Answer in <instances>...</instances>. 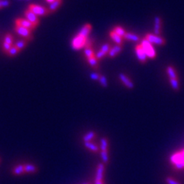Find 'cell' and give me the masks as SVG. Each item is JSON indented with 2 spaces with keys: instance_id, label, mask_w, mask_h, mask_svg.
Instances as JSON below:
<instances>
[{
  "instance_id": "277c9868",
  "label": "cell",
  "mask_w": 184,
  "mask_h": 184,
  "mask_svg": "<svg viewBox=\"0 0 184 184\" xmlns=\"http://www.w3.org/2000/svg\"><path fill=\"white\" fill-rule=\"evenodd\" d=\"M15 30L16 31L17 34L19 35L20 36L24 38L25 40L31 41L32 40L33 36H32V31L28 28H24V27L19 26V25H15Z\"/></svg>"
},
{
  "instance_id": "484cf974",
  "label": "cell",
  "mask_w": 184,
  "mask_h": 184,
  "mask_svg": "<svg viewBox=\"0 0 184 184\" xmlns=\"http://www.w3.org/2000/svg\"><path fill=\"white\" fill-rule=\"evenodd\" d=\"M27 44H28V41L27 40H19L18 42H16V43L15 44V46L17 48L19 49V51H22L23 49L25 48L26 47Z\"/></svg>"
},
{
  "instance_id": "ba28073f",
  "label": "cell",
  "mask_w": 184,
  "mask_h": 184,
  "mask_svg": "<svg viewBox=\"0 0 184 184\" xmlns=\"http://www.w3.org/2000/svg\"><path fill=\"white\" fill-rule=\"evenodd\" d=\"M15 25H19V26L24 27V28H28V29L31 30V31L36 28V25H34L32 23L28 21L26 19H15Z\"/></svg>"
},
{
  "instance_id": "ac0fdd59",
  "label": "cell",
  "mask_w": 184,
  "mask_h": 184,
  "mask_svg": "<svg viewBox=\"0 0 184 184\" xmlns=\"http://www.w3.org/2000/svg\"><path fill=\"white\" fill-rule=\"evenodd\" d=\"M12 173L15 176H20L22 174H25V168H24V164L16 165L15 167L12 169Z\"/></svg>"
},
{
  "instance_id": "cb8c5ba5",
  "label": "cell",
  "mask_w": 184,
  "mask_h": 184,
  "mask_svg": "<svg viewBox=\"0 0 184 184\" xmlns=\"http://www.w3.org/2000/svg\"><path fill=\"white\" fill-rule=\"evenodd\" d=\"M169 83H170L171 87L174 91H177L180 90V82H179L178 78L169 79Z\"/></svg>"
},
{
  "instance_id": "f1b7e54d",
  "label": "cell",
  "mask_w": 184,
  "mask_h": 184,
  "mask_svg": "<svg viewBox=\"0 0 184 184\" xmlns=\"http://www.w3.org/2000/svg\"><path fill=\"white\" fill-rule=\"evenodd\" d=\"M88 62L92 68H94V69H98V59H97L95 57L88 58Z\"/></svg>"
},
{
  "instance_id": "d6a6232c",
  "label": "cell",
  "mask_w": 184,
  "mask_h": 184,
  "mask_svg": "<svg viewBox=\"0 0 184 184\" xmlns=\"http://www.w3.org/2000/svg\"><path fill=\"white\" fill-rule=\"evenodd\" d=\"M111 48L110 44L106 43V44H104V45H103L102 46H101V48H100V50L102 51L103 52H104V53L107 54V53H108L109 52H110Z\"/></svg>"
},
{
  "instance_id": "1f68e13d",
  "label": "cell",
  "mask_w": 184,
  "mask_h": 184,
  "mask_svg": "<svg viewBox=\"0 0 184 184\" xmlns=\"http://www.w3.org/2000/svg\"><path fill=\"white\" fill-rule=\"evenodd\" d=\"M165 181H166V184H182L180 182H179L178 180H177L176 179H174V177H166Z\"/></svg>"
},
{
  "instance_id": "8fae6325",
  "label": "cell",
  "mask_w": 184,
  "mask_h": 184,
  "mask_svg": "<svg viewBox=\"0 0 184 184\" xmlns=\"http://www.w3.org/2000/svg\"><path fill=\"white\" fill-rule=\"evenodd\" d=\"M119 79H120V82L125 85V87H126L127 88H128V89H132V88H134V85L132 82V81H131L128 76L125 75L124 74L120 73V74H119Z\"/></svg>"
},
{
  "instance_id": "4316f807",
  "label": "cell",
  "mask_w": 184,
  "mask_h": 184,
  "mask_svg": "<svg viewBox=\"0 0 184 184\" xmlns=\"http://www.w3.org/2000/svg\"><path fill=\"white\" fill-rule=\"evenodd\" d=\"M113 31H115L116 34L118 35V36H120V37H122V38H123V36H124L125 34H126V31H125V30L120 26L115 27V28L113 29Z\"/></svg>"
},
{
  "instance_id": "b9f144b4",
  "label": "cell",
  "mask_w": 184,
  "mask_h": 184,
  "mask_svg": "<svg viewBox=\"0 0 184 184\" xmlns=\"http://www.w3.org/2000/svg\"><path fill=\"white\" fill-rule=\"evenodd\" d=\"M2 8V5H1V2H0V9Z\"/></svg>"
},
{
  "instance_id": "e575fe53",
  "label": "cell",
  "mask_w": 184,
  "mask_h": 184,
  "mask_svg": "<svg viewBox=\"0 0 184 184\" xmlns=\"http://www.w3.org/2000/svg\"><path fill=\"white\" fill-rule=\"evenodd\" d=\"M106 55V53H104V52H103L102 51H98V53L96 54V55H95V58H97L98 60H101L103 58H104Z\"/></svg>"
},
{
  "instance_id": "d4e9b609",
  "label": "cell",
  "mask_w": 184,
  "mask_h": 184,
  "mask_svg": "<svg viewBox=\"0 0 184 184\" xmlns=\"http://www.w3.org/2000/svg\"><path fill=\"white\" fill-rule=\"evenodd\" d=\"M100 153H101V157L102 159L103 163L107 166L109 163V151H101Z\"/></svg>"
},
{
  "instance_id": "4dcf8cb0",
  "label": "cell",
  "mask_w": 184,
  "mask_h": 184,
  "mask_svg": "<svg viewBox=\"0 0 184 184\" xmlns=\"http://www.w3.org/2000/svg\"><path fill=\"white\" fill-rule=\"evenodd\" d=\"M85 55L88 59V58H93V57H95L94 53V52H93V50H92L91 48H88L85 49Z\"/></svg>"
},
{
  "instance_id": "8d00e7d4",
  "label": "cell",
  "mask_w": 184,
  "mask_h": 184,
  "mask_svg": "<svg viewBox=\"0 0 184 184\" xmlns=\"http://www.w3.org/2000/svg\"><path fill=\"white\" fill-rule=\"evenodd\" d=\"M100 77H101V75L98 74V73H92V74H91V78L94 81H99Z\"/></svg>"
},
{
  "instance_id": "83f0119b",
  "label": "cell",
  "mask_w": 184,
  "mask_h": 184,
  "mask_svg": "<svg viewBox=\"0 0 184 184\" xmlns=\"http://www.w3.org/2000/svg\"><path fill=\"white\" fill-rule=\"evenodd\" d=\"M19 52H20L19 49L17 48L15 45H13L11 47V48L9 49V51L8 52L7 54L9 55V56L12 57V56H15L16 55H18V54L19 53Z\"/></svg>"
},
{
  "instance_id": "44dd1931",
  "label": "cell",
  "mask_w": 184,
  "mask_h": 184,
  "mask_svg": "<svg viewBox=\"0 0 184 184\" xmlns=\"http://www.w3.org/2000/svg\"><path fill=\"white\" fill-rule=\"evenodd\" d=\"M122 51V47L120 45H116L115 47L111 48L110 52H108V55L111 58H114V57L117 56L119 53Z\"/></svg>"
},
{
  "instance_id": "ee69618b",
  "label": "cell",
  "mask_w": 184,
  "mask_h": 184,
  "mask_svg": "<svg viewBox=\"0 0 184 184\" xmlns=\"http://www.w3.org/2000/svg\"><path fill=\"white\" fill-rule=\"evenodd\" d=\"M0 162H1V158H0Z\"/></svg>"
},
{
  "instance_id": "836d02e7",
  "label": "cell",
  "mask_w": 184,
  "mask_h": 184,
  "mask_svg": "<svg viewBox=\"0 0 184 184\" xmlns=\"http://www.w3.org/2000/svg\"><path fill=\"white\" fill-rule=\"evenodd\" d=\"M99 82L100 84L102 85V87H104V88H107V78H106L105 76L101 75V77H100V79H99Z\"/></svg>"
},
{
  "instance_id": "3957f363",
  "label": "cell",
  "mask_w": 184,
  "mask_h": 184,
  "mask_svg": "<svg viewBox=\"0 0 184 184\" xmlns=\"http://www.w3.org/2000/svg\"><path fill=\"white\" fill-rule=\"evenodd\" d=\"M140 45L142 46L144 52H145L147 58H151V59L156 58V52H155L154 48H153V47L152 46L151 43H150V42L146 40V39H144V40H142V42H141Z\"/></svg>"
},
{
  "instance_id": "52a82bcc",
  "label": "cell",
  "mask_w": 184,
  "mask_h": 184,
  "mask_svg": "<svg viewBox=\"0 0 184 184\" xmlns=\"http://www.w3.org/2000/svg\"><path fill=\"white\" fill-rule=\"evenodd\" d=\"M25 17L28 21H29L30 23H32L33 25L37 26L39 24V18L38 15H36V14L33 13L32 12H31L30 10L27 9L26 11L25 12Z\"/></svg>"
},
{
  "instance_id": "d590c367",
  "label": "cell",
  "mask_w": 184,
  "mask_h": 184,
  "mask_svg": "<svg viewBox=\"0 0 184 184\" xmlns=\"http://www.w3.org/2000/svg\"><path fill=\"white\" fill-rule=\"evenodd\" d=\"M11 47H12V45H9V44H7V43H6V42H3L2 50H3V52H5V53L7 54L8 52L9 51V49L11 48Z\"/></svg>"
},
{
  "instance_id": "ffe728a7",
  "label": "cell",
  "mask_w": 184,
  "mask_h": 184,
  "mask_svg": "<svg viewBox=\"0 0 184 184\" xmlns=\"http://www.w3.org/2000/svg\"><path fill=\"white\" fill-rule=\"evenodd\" d=\"M96 133L94 131H89L86 134H85L83 137V141L85 143L86 142H92L96 138Z\"/></svg>"
},
{
  "instance_id": "f35d334b",
  "label": "cell",
  "mask_w": 184,
  "mask_h": 184,
  "mask_svg": "<svg viewBox=\"0 0 184 184\" xmlns=\"http://www.w3.org/2000/svg\"><path fill=\"white\" fill-rule=\"evenodd\" d=\"M94 184H105L104 180H94Z\"/></svg>"
},
{
  "instance_id": "9c48e42d",
  "label": "cell",
  "mask_w": 184,
  "mask_h": 184,
  "mask_svg": "<svg viewBox=\"0 0 184 184\" xmlns=\"http://www.w3.org/2000/svg\"><path fill=\"white\" fill-rule=\"evenodd\" d=\"M135 52L136 55H137V57L140 61L141 63H145L147 61V55H146L145 52L143 49L142 46L141 45H137L135 48Z\"/></svg>"
},
{
  "instance_id": "30bf717a",
  "label": "cell",
  "mask_w": 184,
  "mask_h": 184,
  "mask_svg": "<svg viewBox=\"0 0 184 184\" xmlns=\"http://www.w3.org/2000/svg\"><path fill=\"white\" fill-rule=\"evenodd\" d=\"M104 171H105V165L103 163H100L98 165L96 169V175L95 180H104Z\"/></svg>"
},
{
  "instance_id": "2e32d148",
  "label": "cell",
  "mask_w": 184,
  "mask_h": 184,
  "mask_svg": "<svg viewBox=\"0 0 184 184\" xmlns=\"http://www.w3.org/2000/svg\"><path fill=\"white\" fill-rule=\"evenodd\" d=\"M85 146L88 150H90V151L94 153H97L100 151V147L92 142L85 143Z\"/></svg>"
},
{
  "instance_id": "5bb4252c",
  "label": "cell",
  "mask_w": 184,
  "mask_h": 184,
  "mask_svg": "<svg viewBox=\"0 0 184 184\" xmlns=\"http://www.w3.org/2000/svg\"><path fill=\"white\" fill-rule=\"evenodd\" d=\"M91 28H92V27L90 24H85V25H84L82 28H81L78 35H80V36H84V37H85V38H88V35H89L90 32H91Z\"/></svg>"
},
{
  "instance_id": "7402d4cb",
  "label": "cell",
  "mask_w": 184,
  "mask_h": 184,
  "mask_svg": "<svg viewBox=\"0 0 184 184\" xmlns=\"http://www.w3.org/2000/svg\"><path fill=\"white\" fill-rule=\"evenodd\" d=\"M123 38H124L125 39H127V40L131 41V42H137L140 41L139 36L131 32H126V34H125V36H123Z\"/></svg>"
},
{
  "instance_id": "d6986e66",
  "label": "cell",
  "mask_w": 184,
  "mask_h": 184,
  "mask_svg": "<svg viewBox=\"0 0 184 184\" xmlns=\"http://www.w3.org/2000/svg\"><path fill=\"white\" fill-rule=\"evenodd\" d=\"M110 36L112 39V40L117 44V45H120L121 46L122 43H123V38L120 37V36L117 35L114 31H111L110 32Z\"/></svg>"
},
{
  "instance_id": "ab89813d",
  "label": "cell",
  "mask_w": 184,
  "mask_h": 184,
  "mask_svg": "<svg viewBox=\"0 0 184 184\" xmlns=\"http://www.w3.org/2000/svg\"><path fill=\"white\" fill-rule=\"evenodd\" d=\"M46 1H47L48 2H49L51 4V3H52V2H55V0H46Z\"/></svg>"
},
{
  "instance_id": "f546056e",
  "label": "cell",
  "mask_w": 184,
  "mask_h": 184,
  "mask_svg": "<svg viewBox=\"0 0 184 184\" xmlns=\"http://www.w3.org/2000/svg\"><path fill=\"white\" fill-rule=\"evenodd\" d=\"M4 42L12 46V44H13V37H12V35L9 34V33L6 34L4 38Z\"/></svg>"
},
{
  "instance_id": "7a4b0ae2",
  "label": "cell",
  "mask_w": 184,
  "mask_h": 184,
  "mask_svg": "<svg viewBox=\"0 0 184 184\" xmlns=\"http://www.w3.org/2000/svg\"><path fill=\"white\" fill-rule=\"evenodd\" d=\"M28 10L32 12L33 13L36 14L38 16H46L50 13L48 9L45 7V6H39V5L31 4L28 6Z\"/></svg>"
},
{
  "instance_id": "7c38bea8",
  "label": "cell",
  "mask_w": 184,
  "mask_h": 184,
  "mask_svg": "<svg viewBox=\"0 0 184 184\" xmlns=\"http://www.w3.org/2000/svg\"><path fill=\"white\" fill-rule=\"evenodd\" d=\"M162 30V19L161 17L156 16L154 19V28H153V31H154V35L156 36H160Z\"/></svg>"
},
{
  "instance_id": "8992f818",
  "label": "cell",
  "mask_w": 184,
  "mask_h": 184,
  "mask_svg": "<svg viewBox=\"0 0 184 184\" xmlns=\"http://www.w3.org/2000/svg\"><path fill=\"white\" fill-rule=\"evenodd\" d=\"M145 39L148 41L151 44H156L158 45H163L166 44V40L163 38L159 36L153 34H147L145 36Z\"/></svg>"
},
{
  "instance_id": "4fadbf2b",
  "label": "cell",
  "mask_w": 184,
  "mask_h": 184,
  "mask_svg": "<svg viewBox=\"0 0 184 184\" xmlns=\"http://www.w3.org/2000/svg\"><path fill=\"white\" fill-rule=\"evenodd\" d=\"M25 174H36L39 171V168L32 163H25L24 164Z\"/></svg>"
},
{
  "instance_id": "e0dca14e",
  "label": "cell",
  "mask_w": 184,
  "mask_h": 184,
  "mask_svg": "<svg viewBox=\"0 0 184 184\" xmlns=\"http://www.w3.org/2000/svg\"><path fill=\"white\" fill-rule=\"evenodd\" d=\"M99 147L101 151H109V140L107 137L101 138Z\"/></svg>"
},
{
  "instance_id": "9a60e30c",
  "label": "cell",
  "mask_w": 184,
  "mask_h": 184,
  "mask_svg": "<svg viewBox=\"0 0 184 184\" xmlns=\"http://www.w3.org/2000/svg\"><path fill=\"white\" fill-rule=\"evenodd\" d=\"M61 4H62V0H55V2L51 3L48 7V10L50 13L55 12V11L58 10V9L61 6Z\"/></svg>"
},
{
  "instance_id": "5b68a950",
  "label": "cell",
  "mask_w": 184,
  "mask_h": 184,
  "mask_svg": "<svg viewBox=\"0 0 184 184\" xmlns=\"http://www.w3.org/2000/svg\"><path fill=\"white\" fill-rule=\"evenodd\" d=\"M87 39H88V38H85L84 37V36H80V35H77V36H76L75 38L73 39L72 48L74 49H75V50H78V49L85 47Z\"/></svg>"
},
{
  "instance_id": "7bdbcfd3",
  "label": "cell",
  "mask_w": 184,
  "mask_h": 184,
  "mask_svg": "<svg viewBox=\"0 0 184 184\" xmlns=\"http://www.w3.org/2000/svg\"><path fill=\"white\" fill-rule=\"evenodd\" d=\"M84 184H91V183H84Z\"/></svg>"
},
{
  "instance_id": "74e56055",
  "label": "cell",
  "mask_w": 184,
  "mask_h": 184,
  "mask_svg": "<svg viewBox=\"0 0 184 184\" xmlns=\"http://www.w3.org/2000/svg\"><path fill=\"white\" fill-rule=\"evenodd\" d=\"M2 5V7H8L10 5V2L9 0H0Z\"/></svg>"
},
{
  "instance_id": "60d3db41",
  "label": "cell",
  "mask_w": 184,
  "mask_h": 184,
  "mask_svg": "<svg viewBox=\"0 0 184 184\" xmlns=\"http://www.w3.org/2000/svg\"><path fill=\"white\" fill-rule=\"evenodd\" d=\"M180 152H181L182 155H183V156L184 157V149H183V150H181V151H180Z\"/></svg>"
},
{
  "instance_id": "603a6c76",
  "label": "cell",
  "mask_w": 184,
  "mask_h": 184,
  "mask_svg": "<svg viewBox=\"0 0 184 184\" xmlns=\"http://www.w3.org/2000/svg\"><path fill=\"white\" fill-rule=\"evenodd\" d=\"M166 72H167L168 76L169 77V79L178 78L177 72H176L175 69H174V67H173V66H168L167 69H166Z\"/></svg>"
},
{
  "instance_id": "6da1fadb",
  "label": "cell",
  "mask_w": 184,
  "mask_h": 184,
  "mask_svg": "<svg viewBox=\"0 0 184 184\" xmlns=\"http://www.w3.org/2000/svg\"><path fill=\"white\" fill-rule=\"evenodd\" d=\"M170 162L175 170H180L184 168V157L180 151L177 152L171 156Z\"/></svg>"
}]
</instances>
